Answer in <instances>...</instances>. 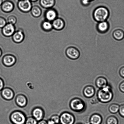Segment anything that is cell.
Here are the masks:
<instances>
[{"instance_id": "1", "label": "cell", "mask_w": 124, "mask_h": 124, "mask_svg": "<svg viewBox=\"0 0 124 124\" xmlns=\"http://www.w3.org/2000/svg\"><path fill=\"white\" fill-rule=\"evenodd\" d=\"M110 16L108 9L104 6L98 7L94 9L93 13L94 20L97 23L106 21Z\"/></svg>"}, {"instance_id": "2", "label": "cell", "mask_w": 124, "mask_h": 124, "mask_svg": "<svg viewBox=\"0 0 124 124\" xmlns=\"http://www.w3.org/2000/svg\"><path fill=\"white\" fill-rule=\"evenodd\" d=\"M97 97L101 102L106 103L110 101L113 97L111 87L108 85L104 88L101 89L97 93Z\"/></svg>"}, {"instance_id": "3", "label": "cell", "mask_w": 124, "mask_h": 124, "mask_svg": "<svg viewBox=\"0 0 124 124\" xmlns=\"http://www.w3.org/2000/svg\"><path fill=\"white\" fill-rule=\"evenodd\" d=\"M10 118L11 121L14 124H25L27 118L23 113L19 111L12 113Z\"/></svg>"}, {"instance_id": "4", "label": "cell", "mask_w": 124, "mask_h": 124, "mask_svg": "<svg viewBox=\"0 0 124 124\" xmlns=\"http://www.w3.org/2000/svg\"><path fill=\"white\" fill-rule=\"evenodd\" d=\"M70 105L72 110L76 112L83 111L85 107V103L83 101L78 98L72 99L70 102Z\"/></svg>"}, {"instance_id": "5", "label": "cell", "mask_w": 124, "mask_h": 124, "mask_svg": "<svg viewBox=\"0 0 124 124\" xmlns=\"http://www.w3.org/2000/svg\"><path fill=\"white\" fill-rule=\"evenodd\" d=\"M65 55L69 59L72 60L78 59L80 56L79 51L76 47L71 46L67 48L65 51Z\"/></svg>"}, {"instance_id": "6", "label": "cell", "mask_w": 124, "mask_h": 124, "mask_svg": "<svg viewBox=\"0 0 124 124\" xmlns=\"http://www.w3.org/2000/svg\"><path fill=\"white\" fill-rule=\"evenodd\" d=\"M61 124H73L75 121L74 116L72 114L67 112H64L60 116Z\"/></svg>"}, {"instance_id": "7", "label": "cell", "mask_w": 124, "mask_h": 124, "mask_svg": "<svg viewBox=\"0 0 124 124\" xmlns=\"http://www.w3.org/2000/svg\"><path fill=\"white\" fill-rule=\"evenodd\" d=\"M18 6L19 9L24 12L30 11L32 8L30 0H20L18 3Z\"/></svg>"}, {"instance_id": "8", "label": "cell", "mask_w": 124, "mask_h": 124, "mask_svg": "<svg viewBox=\"0 0 124 124\" xmlns=\"http://www.w3.org/2000/svg\"><path fill=\"white\" fill-rule=\"evenodd\" d=\"M15 27L13 24H7L2 28V32L4 36L6 37H9L13 36L15 32Z\"/></svg>"}, {"instance_id": "9", "label": "cell", "mask_w": 124, "mask_h": 124, "mask_svg": "<svg viewBox=\"0 0 124 124\" xmlns=\"http://www.w3.org/2000/svg\"><path fill=\"white\" fill-rule=\"evenodd\" d=\"M110 25L106 21L101 22L98 23L96 25V29L98 32L101 34H104L108 31Z\"/></svg>"}, {"instance_id": "10", "label": "cell", "mask_w": 124, "mask_h": 124, "mask_svg": "<svg viewBox=\"0 0 124 124\" xmlns=\"http://www.w3.org/2000/svg\"><path fill=\"white\" fill-rule=\"evenodd\" d=\"M16 61V58L14 56L9 55L4 56L2 59L4 65L7 66H12L15 64Z\"/></svg>"}, {"instance_id": "11", "label": "cell", "mask_w": 124, "mask_h": 124, "mask_svg": "<svg viewBox=\"0 0 124 124\" xmlns=\"http://www.w3.org/2000/svg\"><path fill=\"white\" fill-rule=\"evenodd\" d=\"M44 111L41 108L37 107L34 109L32 112V116L38 122L43 119Z\"/></svg>"}, {"instance_id": "12", "label": "cell", "mask_w": 124, "mask_h": 124, "mask_svg": "<svg viewBox=\"0 0 124 124\" xmlns=\"http://www.w3.org/2000/svg\"><path fill=\"white\" fill-rule=\"evenodd\" d=\"M52 25L53 27L56 30L60 31L64 28L65 24L64 19L61 18H58L53 21Z\"/></svg>"}, {"instance_id": "13", "label": "cell", "mask_w": 124, "mask_h": 124, "mask_svg": "<svg viewBox=\"0 0 124 124\" xmlns=\"http://www.w3.org/2000/svg\"><path fill=\"white\" fill-rule=\"evenodd\" d=\"M2 95L5 99L9 100L13 99L14 97V92L10 88L5 87L2 90Z\"/></svg>"}, {"instance_id": "14", "label": "cell", "mask_w": 124, "mask_h": 124, "mask_svg": "<svg viewBox=\"0 0 124 124\" xmlns=\"http://www.w3.org/2000/svg\"><path fill=\"white\" fill-rule=\"evenodd\" d=\"M57 16V13L55 10L50 9L46 12L45 17L47 21L51 22L53 21Z\"/></svg>"}, {"instance_id": "15", "label": "cell", "mask_w": 124, "mask_h": 124, "mask_svg": "<svg viewBox=\"0 0 124 124\" xmlns=\"http://www.w3.org/2000/svg\"><path fill=\"white\" fill-rule=\"evenodd\" d=\"M112 36L116 41H122L124 39V31L121 29H116L113 32Z\"/></svg>"}, {"instance_id": "16", "label": "cell", "mask_w": 124, "mask_h": 124, "mask_svg": "<svg viewBox=\"0 0 124 124\" xmlns=\"http://www.w3.org/2000/svg\"><path fill=\"white\" fill-rule=\"evenodd\" d=\"M16 101L17 104L21 107H24L27 104L26 97L22 94H19L17 96Z\"/></svg>"}, {"instance_id": "17", "label": "cell", "mask_w": 124, "mask_h": 124, "mask_svg": "<svg viewBox=\"0 0 124 124\" xmlns=\"http://www.w3.org/2000/svg\"><path fill=\"white\" fill-rule=\"evenodd\" d=\"M95 93L94 87L91 86H88L85 87L83 91V93L85 96L87 98H90L94 96Z\"/></svg>"}, {"instance_id": "18", "label": "cell", "mask_w": 124, "mask_h": 124, "mask_svg": "<svg viewBox=\"0 0 124 124\" xmlns=\"http://www.w3.org/2000/svg\"><path fill=\"white\" fill-rule=\"evenodd\" d=\"M14 8V6L11 2L6 1L3 2L1 6L2 10L6 13H9L12 11Z\"/></svg>"}, {"instance_id": "19", "label": "cell", "mask_w": 124, "mask_h": 124, "mask_svg": "<svg viewBox=\"0 0 124 124\" xmlns=\"http://www.w3.org/2000/svg\"><path fill=\"white\" fill-rule=\"evenodd\" d=\"M24 35L22 31H18L15 32L13 35V41L16 43H20L24 40Z\"/></svg>"}, {"instance_id": "20", "label": "cell", "mask_w": 124, "mask_h": 124, "mask_svg": "<svg viewBox=\"0 0 124 124\" xmlns=\"http://www.w3.org/2000/svg\"><path fill=\"white\" fill-rule=\"evenodd\" d=\"M90 121L91 124H101L102 121V118L99 114H93L90 118Z\"/></svg>"}, {"instance_id": "21", "label": "cell", "mask_w": 124, "mask_h": 124, "mask_svg": "<svg viewBox=\"0 0 124 124\" xmlns=\"http://www.w3.org/2000/svg\"><path fill=\"white\" fill-rule=\"evenodd\" d=\"M108 82L106 79L104 77L98 78L96 81V84L97 87L101 89L104 88L107 85Z\"/></svg>"}, {"instance_id": "22", "label": "cell", "mask_w": 124, "mask_h": 124, "mask_svg": "<svg viewBox=\"0 0 124 124\" xmlns=\"http://www.w3.org/2000/svg\"><path fill=\"white\" fill-rule=\"evenodd\" d=\"M41 6L44 8H49L52 7L55 4L54 0H41Z\"/></svg>"}, {"instance_id": "23", "label": "cell", "mask_w": 124, "mask_h": 124, "mask_svg": "<svg viewBox=\"0 0 124 124\" xmlns=\"http://www.w3.org/2000/svg\"><path fill=\"white\" fill-rule=\"evenodd\" d=\"M31 12L32 16L36 17H40L42 13L40 8L37 6L32 7L31 9Z\"/></svg>"}, {"instance_id": "24", "label": "cell", "mask_w": 124, "mask_h": 124, "mask_svg": "<svg viewBox=\"0 0 124 124\" xmlns=\"http://www.w3.org/2000/svg\"><path fill=\"white\" fill-rule=\"evenodd\" d=\"M42 27L44 30L46 31H50L53 27L52 24L48 21L43 22L42 24Z\"/></svg>"}, {"instance_id": "25", "label": "cell", "mask_w": 124, "mask_h": 124, "mask_svg": "<svg viewBox=\"0 0 124 124\" xmlns=\"http://www.w3.org/2000/svg\"><path fill=\"white\" fill-rule=\"evenodd\" d=\"M119 106L118 104H111L109 106V110L112 113H116L119 111Z\"/></svg>"}, {"instance_id": "26", "label": "cell", "mask_w": 124, "mask_h": 124, "mask_svg": "<svg viewBox=\"0 0 124 124\" xmlns=\"http://www.w3.org/2000/svg\"><path fill=\"white\" fill-rule=\"evenodd\" d=\"M106 124H118V121L115 116H110L107 119Z\"/></svg>"}, {"instance_id": "27", "label": "cell", "mask_w": 124, "mask_h": 124, "mask_svg": "<svg viewBox=\"0 0 124 124\" xmlns=\"http://www.w3.org/2000/svg\"><path fill=\"white\" fill-rule=\"evenodd\" d=\"M38 122L32 116L26 118L25 124H37Z\"/></svg>"}, {"instance_id": "28", "label": "cell", "mask_w": 124, "mask_h": 124, "mask_svg": "<svg viewBox=\"0 0 124 124\" xmlns=\"http://www.w3.org/2000/svg\"><path fill=\"white\" fill-rule=\"evenodd\" d=\"M60 116L57 115H54L52 116L50 119L54 121L55 124H59L60 122Z\"/></svg>"}, {"instance_id": "29", "label": "cell", "mask_w": 124, "mask_h": 124, "mask_svg": "<svg viewBox=\"0 0 124 124\" xmlns=\"http://www.w3.org/2000/svg\"><path fill=\"white\" fill-rule=\"evenodd\" d=\"M7 20L8 24L14 25L16 22L17 19L15 17L12 16L8 17Z\"/></svg>"}, {"instance_id": "30", "label": "cell", "mask_w": 124, "mask_h": 124, "mask_svg": "<svg viewBox=\"0 0 124 124\" xmlns=\"http://www.w3.org/2000/svg\"><path fill=\"white\" fill-rule=\"evenodd\" d=\"M7 22L4 18L0 17V28H2L6 24Z\"/></svg>"}, {"instance_id": "31", "label": "cell", "mask_w": 124, "mask_h": 124, "mask_svg": "<svg viewBox=\"0 0 124 124\" xmlns=\"http://www.w3.org/2000/svg\"><path fill=\"white\" fill-rule=\"evenodd\" d=\"M119 111L121 116L124 117V104H122L120 106Z\"/></svg>"}, {"instance_id": "32", "label": "cell", "mask_w": 124, "mask_h": 124, "mask_svg": "<svg viewBox=\"0 0 124 124\" xmlns=\"http://www.w3.org/2000/svg\"><path fill=\"white\" fill-rule=\"evenodd\" d=\"M120 90L122 92L124 93V81L121 82L119 85Z\"/></svg>"}, {"instance_id": "33", "label": "cell", "mask_w": 124, "mask_h": 124, "mask_svg": "<svg viewBox=\"0 0 124 124\" xmlns=\"http://www.w3.org/2000/svg\"><path fill=\"white\" fill-rule=\"evenodd\" d=\"M119 74L122 77L124 78V66L122 67L120 69Z\"/></svg>"}, {"instance_id": "34", "label": "cell", "mask_w": 124, "mask_h": 124, "mask_svg": "<svg viewBox=\"0 0 124 124\" xmlns=\"http://www.w3.org/2000/svg\"><path fill=\"white\" fill-rule=\"evenodd\" d=\"M4 87V83L2 79L0 78V91H2Z\"/></svg>"}, {"instance_id": "35", "label": "cell", "mask_w": 124, "mask_h": 124, "mask_svg": "<svg viewBox=\"0 0 124 124\" xmlns=\"http://www.w3.org/2000/svg\"><path fill=\"white\" fill-rule=\"evenodd\" d=\"M37 124H47V121L43 119L39 121Z\"/></svg>"}, {"instance_id": "36", "label": "cell", "mask_w": 124, "mask_h": 124, "mask_svg": "<svg viewBox=\"0 0 124 124\" xmlns=\"http://www.w3.org/2000/svg\"><path fill=\"white\" fill-rule=\"evenodd\" d=\"M47 124H55L54 121H52L51 120H49L47 121Z\"/></svg>"}, {"instance_id": "37", "label": "cell", "mask_w": 124, "mask_h": 124, "mask_svg": "<svg viewBox=\"0 0 124 124\" xmlns=\"http://www.w3.org/2000/svg\"><path fill=\"white\" fill-rule=\"evenodd\" d=\"M2 54V50H1V49L0 48V58Z\"/></svg>"}, {"instance_id": "38", "label": "cell", "mask_w": 124, "mask_h": 124, "mask_svg": "<svg viewBox=\"0 0 124 124\" xmlns=\"http://www.w3.org/2000/svg\"><path fill=\"white\" fill-rule=\"evenodd\" d=\"M3 2H2V0H0V6H1L2 5Z\"/></svg>"}, {"instance_id": "39", "label": "cell", "mask_w": 124, "mask_h": 124, "mask_svg": "<svg viewBox=\"0 0 124 124\" xmlns=\"http://www.w3.org/2000/svg\"><path fill=\"white\" fill-rule=\"evenodd\" d=\"M88 0V1H89L90 2H92V1H93V0Z\"/></svg>"}, {"instance_id": "40", "label": "cell", "mask_w": 124, "mask_h": 124, "mask_svg": "<svg viewBox=\"0 0 124 124\" xmlns=\"http://www.w3.org/2000/svg\"><path fill=\"white\" fill-rule=\"evenodd\" d=\"M31 0V1H36V0Z\"/></svg>"}, {"instance_id": "41", "label": "cell", "mask_w": 124, "mask_h": 124, "mask_svg": "<svg viewBox=\"0 0 124 124\" xmlns=\"http://www.w3.org/2000/svg\"><path fill=\"white\" fill-rule=\"evenodd\" d=\"M88 7V8H89V7ZM90 9H91V8H90ZM92 11H93V10H92Z\"/></svg>"}, {"instance_id": "42", "label": "cell", "mask_w": 124, "mask_h": 124, "mask_svg": "<svg viewBox=\"0 0 124 124\" xmlns=\"http://www.w3.org/2000/svg\"></svg>"}, {"instance_id": "43", "label": "cell", "mask_w": 124, "mask_h": 124, "mask_svg": "<svg viewBox=\"0 0 124 124\" xmlns=\"http://www.w3.org/2000/svg\"></svg>"}]
</instances>
